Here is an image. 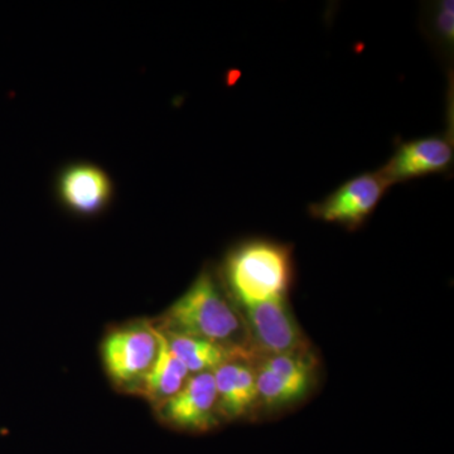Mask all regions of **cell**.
<instances>
[{"mask_svg": "<svg viewBox=\"0 0 454 454\" xmlns=\"http://www.w3.org/2000/svg\"><path fill=\"white\" fill-rule=\"evenodd\" d=\"M160 352V330L151 322L116 328L103 343V360L116 385L136 391Z\"/></svg>", "mask_w": 454, "mask_h": 454, "instance_id": "cell-3", "label": "cell"}, {"mask_svg": "<svg viewBox=\"0 0 454 454\" xmlns=\"http://www.w3.org/2000/svg\"><path fill=\"white\" fill-rule=\"evenodd\" d=\"M155 325L164 333L210 340L250 360L256 357L243 313L208 269H203Z\"/></svg>", "mask_w": 454, "mask_h": 454, "instance_id": "cell-1", "label": "cell"}, {"mask_svg": "<svg viewBox=\"0 0 454 454\" xmlns=\"http://www.w3.org/2000/svg\"><path fill=\"white\" fill-rule=\"evenodd\" d=\"M390 187L379 170L355 176L321 201L312 203L309 215L348 230L358 229L375 212Z\"/></svg>", "mask_w": 454, "mask_h": 454, "instance_id": "cell-4", "label": "cell"}, {"mask_svg": "<svg viewBox=\"0 0 454 454\" xmlns=\"http://www.w3.org/2000/svg\"><path fill=\"white\" fill-rule=\"evenodd\" d=\"M454 148L448 136H430L400 143L389 160L378 169L393 184L442 175L452 168Z\"/></svg>", "mask_w": 454, "mask_h": 454, "instance_id": "cell-8", "label": "cell"}, {"mask_svg": "<svg viewBox=\"0 0 454 454\" xmlns=\"http://www.w3.org/2000/svg\"><path fill=\"white\" fill-rule=\"evenodd\" d=\"M239 309L247 322L256 356L310 352L309 342L295 321L286 298Z\"/></svg>", "mask_w": 454, "mask_h": 454, "instance_id": "cell-5", "label": "cell"}, {"mask_svg": "<svg viewBox=\"0 0 454 454\" xmlns=\"http://www.w3.org/2000/svg\"><path fill=\"white\" fill-rule=\"evenodd\" d=\"M212 372L223 420L240 419L258 408V382L254 361L235 358Z\"/></svg>", "mask_w": 454, "mask_h": 454, "instance_id": "cell-9", "label": "cell"}, {"mask_svg": "<svg viewBox=\"0 0 454 454\" xmlns=\"http://www.w3.org/2000/svg\"><path fill=\"white\" fill-rule=\"evenodd\" d=\"M221 278L238 307L284 300L293 279L291 247L267 239L244 241L227 254Z\"/></svg>", "mask_w": 454, "mask_h": 454, "instance_id": "cell-2", "label": "cell"}, {"mask_svg": "<svg viewBox=\"0 0 454 454\" xmlns=\"http://www.w3.org/2000/svg\"><path fill=\"white\" fill-rule=\"evenodd\" d=\"M155 411L170 428L192 433L216 428L223 418L214 372L191 375L186 385Z\"/></svg>", "mask_w": 454, "mask_h": 454, "instance_id": "cell-6", "label": "cell"}, {"mask_svg": "<svg viewBox=\"0 0 454 454\" xmlns=\"http://www.w3.org/2000/svg\"><path fill=\"white\" fill-rule=\"evenodd\" d=\"M454 3L452 0H444L438 3L433 16V27L437 33L439 40L446 44H452L454 38Z\"/></svg>", "mask_w": 454, "mask_h": 454, "instance_id": "cell-13", "label": "cell"}, {"mask_svg": "<svg viewBox=\"0 0 454 454\" xmlns=\"http://www.w3.org/2000/svg\"><path fill=\"white\" fill-rule=\"evenodd\" d=\"M162 333L170 351L187 367L191 375L215 372L223 364L235 360V358L250 360L238 352L210 342V340L184 336V334L164 333V331Z\"/></svg>", "mask_w": 454, "mask_h": 454, "instance_id": "cell-11", "label": "cell"}, {"mask_svg": "<svg viewBox=\"0 0 454 454\" xmlns=\"http://www.w3.org/2000/svg\"><path fill=\"white\" fill-rule=\"evenodd\" d=\"M55 192L66 210L89 217L109 207L115 186L109 173L98 164L74 162L59 170Z\"/></svg>", "mask_w": 454, "mask_h": 454, "instance_id": "cell-7", "label": "cell"}, {"mask_svg": "<svg viewBox=\"0 0 454 454\" xmlns=\"http://www.w3.org/2000/svg\"><path fill=\"white\" fill-rule=\"evenodd\" d=\"M190 378L191 372L170 351L162 331L160 330V352L157 360L148 375L140 382L137 393L142 394L154 409H158L168 402L170 397L175 396Z\"/></svg>", "mask_w": 454, "mask_h": 454, "instance_id": "cell-10", "label": "cell"}, {"mask_svg": "<svg viewBox=\"0 0 454 454\" xmlns=\"http://www.w3.org/2000/svg\"><path fill=\"white\" fill-rule=\"evenodd\" d=\"M255 365V364H254ZM259 406L279 411L306 399L317 379L289 378L255 365Z\"/></svg>", "mask_w": 454, "mask_h": 454, "instance_id": "cell-12", "label": "cell"}]
</instances>
